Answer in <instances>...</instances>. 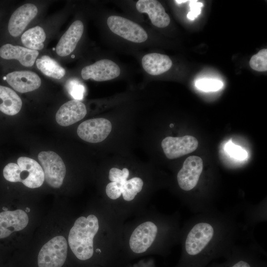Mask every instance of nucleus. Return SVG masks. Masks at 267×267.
I'll return each mask as SVG.
<instances>
[{"label": "nucleus", "instance_id": "1", "mask_svg": "<svg viewBox=\"0 0 267 267\" xmlns=\"http://www.w3.org/2000/svg\"><path fill=\"white\" fill-rule=\"evenodd\" d=\"M99 229L98 220L94 215L87 218H78L68 235L69 246L75 256L85 261L90 259L93 254V238Z\"/></svg>", "mask_w": 267, "mask_h": 267}, {"label": "nucleus", "instance_id": "2", "mask_svg": "<svg viewBox=\"0 0 267 267\" xmlns=\"http://www.w3.org/2000/svg\"><path fill=\"white\" fill-rule=\"evenodd\" d=\"M17 163H10L3 170L5 179L10 182H21L30 188L40 187L44 183V176L41 166L35 160L20 157Z\"/></svg>", "mask_w": 267, "mask_h": 267}, {"label": "nucleus", "instance_id": "3", "mask_svg": "<svg viewBox=\"0 0 267 267\" xmlns=\"http://www.w3.org/2000/svg\"><path fill=\"white\" fill-rule=\"evenodd\" d=\"M67 255V243L62 236H55L41 248L38 257L39 267H61Z\"/></svg>", "mask_w": 267, "mask_h": 267}, {"label": "nucleus", "instance_id": "4", "mask_svg": "<svg viewBox=\"0 0 267 267\" xmlns=\"http://www.w3.org/2000/svg\"><path fill=\"white\" fill-rule=\"evenodd\" d=\"M46 183L53 188H59L66 175L65 165L61 158L51 151H42L38 156Z\"/></svg>", "mask_w": 267, "mask_h": 267}, {"label": "nucleus", "instance_id": "5", "mask_svg": "<svg viewBox=\"0 0 267 267\" xmlns=\"http://www.w3.org/2000/svg\"><path fill=\"white\" fill-rule=\"evenodd\" d=\"M107 24L113 33L130 42L140 43L148 38L146 32L141 26L126 18L111 15L108 18Z\"/></svg>", "mask_w": 267, "mask_h": 267}, {"label": "nucleus", "instance_id": "6", "mask_svg": "<svg viewBox=\"0 0 267 267\" xmlns=\"http://www.w3.org/2000/svg\"><path fill=\"white\" fill-rule=\"evenodd\" d=\"M214 235L213 226L206 222L194 225L188 233L185 242L187 253L191 256L199 254L209 244Z\"/></svg>", "mask_w": 267, "mask_h": 267}, {"label": "nucleus", "instance_id": "7", "mask_svg": "<svg viewBox=\"0 0 267 267\" xmlns=\"http://www.w3.org/2000/svg\"><path fill=\"white\" fill-rule=\"evenodd\" d=\"M112 130L110 121L105 118H97L84 121L77 130L78 136L83 140L97 143L104 140Z\"/></svg>", "mask_w": 267, "mask_h": 267}, {"label": "nucleus", "instance_id": "8", "mask_svg": "<svg viewBox=\"0 0 267 267\" xmlns=\"http://www.w3.org/2000/svg\"><path fill=\"white\" fill-rule=\"evenodd\" d=\"M198 145L197 139L191 135L168 136L161 142L163 151L169 159H176L190 153L197 149Z\"/></svg>", "mask_w": 267, "mask_h": 267}, {"label": "nucleus", "instance_id": "9", "mask_svg": "<svg viewBox=\"0 0 267 267\" xmlns=\"http://www.w3.org/2000/svg\"><path fill=\"white\" fill-rule=\"evenodd\" d=\"M203 170V161L196 156L187 158L177 175L179 186L185 191H189L197 185Z\"/></svg>", "mask_w": 267, "mask_h": 267}, {"label": "nucleus", "instance_id": "10", "mask_svg": "<svg viewBox=\"0 0 267 267\" xmlns=\"http://www.w3.org/2000/svg\"><path fill=\"white\" fill-rule=\"evenodd\" d=\"M120 73V68L116 63L109 59H103L84 67L81 75L84 80L91 79L102 82L114 79L118 77Z\"/></svg>", "mask_w": 267, "mask_h": 267}, {"label": "nucleus", "instance_id": "11", "mask_svg": "<svg viewBox=\"0 0 267 267\" xmlns=\"http://www.w3.org/2000/svg\"><path fill=\"white\" fill-rule=\"evenodd\" d=\"M156 225L148 221L139 225L133 232L129 241L131 249L135 253L145 252L154 242L157 233Z\"/></svg>", "mask_w": 267, "mask_h": 267}, {"label": "nucleus", "instance_id": "12", "mask_svg": "<svg viewBox=\"0 0 267 267\" xmlns=\"http://www.w3.org/2000/svg\"><path fill=\"white\" fill-rule=\"evenodd\" d=\"M28 222L27 213L21 209L0 212V239L8 236L13 232L23 229Z\"/></svg>", "mask_w": 267, "mask_h": 267}, {"label": "nucleus", "instance_id": "13", "mask_svg": "<svg viewBox=\"0 0 267 267\" xmlns=\"http://www.w3.org/2000/svg\"><path fill=\"white\" fill-rule=\"evenodd\" d=\"M38 13L37 6L26 3L19 7L11 15L8 22V30L13 37L19 36Z\"/></svg>", "mask_w": 267, "mask_h": 267}, {"label": "nucleus", "instance_id": "14", "mask_svg": "<svg viewBox=\"0 0 267 267\" xmlns=\"http://www.w3.org/2000/svg\"><path fill=\"white\" fill-rule=\"evenodd\" d=\"M7 83L15 90L25 93L38 89L41 80L35 73L30 71H14L6 76Z\"/></svg>", "mask_w": 267, "mask_h": 267}, {"label": "nucleus", "instance_id": "15", "mask_svg": "<svg viewBox=\"0 0 267 267\" xmlns=\"http://www.w3.org/2000/svg\"><path fill=\"white\" fill-rule=\"evenodd\" d=\"M86 114L85 105L79 100L73 99L61 106L56 112L55 119L59 125L67 127L80 121Z\"/></svg>", "mask_w": 267, "mask_h": 267}, {"label": "nucleus", "instance_id": "16", "mask_svg": "<svg viewBox=\"0 0 267 267\" xmlns=\"http://www.w3.org/2000/svg\"><path fill=\"white\" fill-rule=\"evenodd\" d=\"M136 8L140 13L148 14L152 24L159 28H165L170 23V18L161 3L155 0H139Z\"/></svg>", "mask_w": 267, "mask_h": 267}, {"label": "nucleus", "instance_id": "17", "mask_svg": "<svg viewBox=\"0 0 267 267\" xmlns=\"http://www.w3.org/2000/svg\"><path fill=\"white\" fill-rule=\"evenodd\" d=\"M84 32V25L80 20L74 21L60 39L56 52L60 56H66L75 49Z\"/></svg>", "mask_w": 267, "mask_h": 267}, {"label": "nucleus", "instance_id": "18", "mask_svg": "<svg viewBox=\"0 0 267 267\" xmlns=\"http://www.w3.org/2000/svg\"><path fill=\"white\" fill-rule=\"evenodd\" d=\"M39 55L38 50L7 44L0 47V56L5 59H16L22 65L32 66Z\"/></svg>", "mask_w": 267, "mask_h": 267}, {"label": "nucleus", "instance_id": "19", "mask_svg": "<svg viewBox=\"0 0 267 267\" xmlns=\"http://www.w3.org/2000/svg\"><path fill=\"white\" fill-rule=\"evenodd\" d=\"M141 63L144 70L153 76L167 72L172 66V61L168 56L158 53L145 54L142 58Z\"/></svg>", "mask_w": 267, "mask_h": 267}, {"label": "nucleus", "instance_id": "20", "mask_svg": "<svg viewBox=\"0 0 267 267\" xmlns=\"http://www.w3.org/2000/svg\"><path fill=\"white\" fill-rule=\"evenodd\" d=\"M22 100L12 89L0 85V111L5 114L13 116L20 111Z\"/></svg>", "mask_w": 267, "mask_h": 267}, {"label": "nucleus", "instance_id": "21", "mask_svg": "<svg viewBox=\"0 0 267 267\" xmlns=\"http://www.w3.org/2000/svg\"><path fill=\"white\" fill-rule=\"evenodd\" d=\"M46 38L44 29L37 26L25 32L21 36L22 43L27 48L32 50H41L44 48Z\"/></svg>", "mask_w": 267, "mask_h": 267}, {"label": "nucleus", "instance_id": "22", "mask_svg": "<svg viewBox=\"0 0 267 267\" xmlns=\"http://www.w3.org/2000/svg\"><path fill=\"white\" fill-rule=\"evenodd\" d=\"M37 68L45 76L60 79L65 74V70L55 60L47 55H43L36 60Z\"/></svg>", "mask_w": 267, "mask_h": 267}, {"label": "nucleus", "instance_id": "23", "mask_svg": "<svg viewBox=\"0 0 267 267\" xmlns=\"http://www.w3.org/2000/svg\"><path fill=\"white\" fill-rule=\"evenodd\" d=\"M143 184L139 178L134 177L122 183V194L127 201L133 200L136 194L141 191Z\"/></svg>", "mask_w": 267, "mask_h": 267}, {"label": "nucleus", "instance_id": "24", "mask_svg": "<svg viewBox=\"0 0 267 267\" xmlns=\"http://www.w3.org/2000/svg\"><path fill=\"white\" fill-rule=\"evenodd\" d=\"M249 65L252 69L257 71H266L267 70V49H261L252 56L249 61Z\"/></svg>", "mask_w": 267, "mask_h": 267}, {"label": "nucleus", "instance_id": "25", "mask_svg": "<svg viewBox=\"0 0 267 267\" xmlns=\"http://www.w3.org/2000/svg\"><path fill=\"white\" fill-rule=\"evenodd\" d=\"M196 87L204 91H217L222 88L223 83L222 81L211 79H201L195 83Z\"/></svg>", "mask_w": 267, "mask_h": 267}, {"label": "nucleus", "instance_id": "26", "mask_svg": "<svg viewBox=\"0 0 267 267\" xmlns=\"http://www.w3.org/2000/svg\"><path fill=\"white\" fill-rule=\"evenodd\" d=\"M67 89L69 93L75 100H81L85 91L84 86L77 81L72 80L69 81L66 84Z\"/></svg>", "mask_w": 267, "mask_h": 267}, {"label": "nucleus", "instance_id": "27", "mask_svg": "<svg viewBox=\"0 0 267 267\" xmlns=\"http://www.w3.org/2000/svg\"><path fill=\"white\" fill-rule=\"evenodd\" d=\"M225 151L235 159L242 160L247 157L246 151L240 146L236 145L231 141L228 142L225 146Z\"/></svg>", "mask_w": 267, "mask_h": 267}, {"label": "nucleus", "instance_id": "28", "mask_svg": "<svg viewBox=\"0 0 267 267\" xmlns=\"http://www.w3.org/2000/svg\"><path fill=\"white\" fill-rule=\"evenodd\" d=\"M129 176V171L127 168L122 170L116 168H111L109 173V179L113 182H118L121 184L127 180Z\"/></svg>", "mask_w": 267, "mask_h": 267}, {"label": "nucleus", "instance_id": "29", "mask_svg": "<svg viewBox=\"0 0 267 267\" xmlns=\"http://www.w3.org/2000/svg\"><path fill=\"white\" fill-rule=\"evenodd\" d=\"M106 193L111 199L119 198L122 194V184L118 182H109L106 187Z\"/></svg>", "mask_w": 267, "mask_h": 267}, {"label": "nucleus", "instance_id": "30", "mask_svg": "<svg viewBox=\"0 0 267 267\" xmlns=\"http://www.w3.org/2000/svg\"><path fill=\"white\" fill-rule=\"evenodd\" d=\"M197 1V0H191L190 2V11L187 14V18L190 20H194L201 12V7L203 6V3Z\"/></svg>", "mask_w": 267, "mask_h": 267}, {"label": "nucleus", "instance_id": "31", "mask_svg": "<svg viewBox=\"0 0 267 267\" xmlns=\"http://www.w3.org/2000/svg\"><path fill=\"white\" fill-rule=\"evenodd\" d=\"M232 267H251L248 263L245 261H240L234 265Z\"/></svg>", "mask_w": 267, "mask_h": 267}, {"label": "nucleus", "instance_id": "32", "mask_svg": "<svg viewBox=\"0 0 267 267\" xmlns=\"http://www.w3.org/2000/svg\"><path fill=\"white\" fill-rule=\"evenodd\" d=\"M191 0H175V1L178 3H181L184 2H186L187 1H190Z\"/></svg>", "mask_w": 267, "mask_h": 267}, {"label": "nucleus", "instance_id": "33", "mask_svg": "<svg viewBox=\"0 0 267 267\" xmlns=\"http://www.w3.org/2000/svg\"><path fill=\"white\" fill-rule=\"evenodd\" d=\"M30 210L29 208H27L26 209V213L29 212H30Z\"/></svg>", "mask_w": 267, "mask_h": 267}, {"label": "nucleus", "instance_id": "34", "mask_svg": "<svg viewBox=\"0 0 267 267\" xmlns=\"http://www.w3.org/2000/svg\"><path fill=\"white\" fill-rule=\"evenodd\" d=\"M170 126V127H173L174 126V125L171 124Z\"/></svg>", "mask_w": 267, "mask_h": 267}]
</instances>
